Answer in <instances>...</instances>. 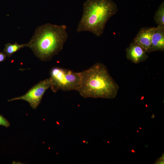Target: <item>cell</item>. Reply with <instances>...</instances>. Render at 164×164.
I'll return each instance as SVG.
<instances>
[{"label": "cell", "mask_w": 164, "mask_h": 164, "mask_svg": "<svg viewBox=\"0 0 164 164\" xmlns=\"http://www.w3.org/2000/svg\"><path fill=\"white\" fill-rule=\"evenodd\" d=\"M154 20L158 26L164 27V3L162 2L156 12Z\"/></svg>", "instance_id": "cell-10"}, {"label": "cell", "mask_w": 164, "mask_h": 164, "mask_svg": "<svg viewBox=\"0 0 164 164\" xmlns=\"http://www.w3.org/2000/svg\"><path fill=\"white\" fill-rule=\"evenodd\" d=\"M0 125L6 127H8L10 125L9 122L1 114H0Z\"/></svg>", "instance_id": "cell-11"}, {"label": "cell", "mask_w": 164, "mask_h": 164, "mask_svg": "<svg viewBox=\"0 0 164 164\" xmlns=\"http://www.w3.org/2000/svg\"><path fill=\"white\" fill-rule=\"evenodd\" d=\"M51 85L50 78L40 81L34 85L24 95L9 100V101L22 100L28 102L32 108L35 109L40 104L46 91Z\"/></svg>", "instance_id": "cell-5"}, {"label": "cell", "mask_w": 164, "mask_h": 164, "mask_svg": "<svg viewBox=\"0 0 164 164\" xmlns=\"http://www.w3.org/2000/svg\"><path fill=\"white\" fill-rule=\"evenodd\" d=\"M25 47H26V43L19 44L17 43H15L14 44H12L8 43L5 45L4 51L6 56L10 57L14 53Z\"/></svg>", "instance_id": "cell-9"}, {"label": "cell", "mask_w": 164, "mask_h": 164, "mask_svg": "<svg viewBox=\"0 0 164 164\" xmlns=\"http://www.w3.org/2000/svg\"><path fill=\"white\" fill-rule=\"evenodd\" d=\"M127 58L132 62L138 63L145 61L149 57L146 52L140 45L132 42L126 49Z\"/></svg>", "instance_id": "cell-7"}, {"label": "cell", "mask_w": 164, "mask_h": 164, "mask_svg": "<svg viewBox=\"0 0 164 164\" xmlns=\"http://www.w3.org/2000/svg\"><path fill=\"white\" fill-rule=\"evenodd\" d=\"M83 6L77 32L88 31L98 37L102 34L107 22L118 10L112 0H87Z\"/></svg>", "instance_id": "cell-3"}, {"label": "cell", "mask_w": 164, "mask_h": 164, "mask_svg": "<svg viewBox=\"0 0 164 164\" xmlns=\"http://www.w3.org/2000/svg\"><path fill=\"white\" fill-rule=\"evenodd\" d=\"M65 25L47 23L38 27L30 40L26 43L40 60H50L62 50L68 35Z\"/></svg>", "instance_id": "cell-2"}, {"label": "cell", "mask_w": 164, "mask_h": 164, "mask_svg": "<svg viewBox=\"0 0 164 164\" xmlns=\"http://www.w3.org/2000/svg\"><path fill=\"white\" fill-rule=\"evenodd\" d=\"M151 52L164 50V27H156L151 41Z\"/></svg>", "instance_id": "cell-8"}, {"label": "cell", "mask_w": 164, "mask_h": 164, "mask_svg": "<svg viewBox=\"0 0 164 164\" xmlns=\"http://www.w3.org/2000/svg\"><path fill=\"white\" fill-rule=\"evenodd\" d=\"M50 77L51 80L52 91L56 92L59 90L64 91H78L80 87L81 72L58 67L53 68Z\"/></svg>", "instance_id": "cell-4"}, {"label": "cell", "mask_w": 164, "mask_h": 164, "mask_svg": "<svg viewBox=\"0 0 164 164\" xmlns=\"http://www.w3.org/2000/svg\"><path fill=\"white\" fill-rule=\"evenodd\" d=\"M80 72L81 82L77 91L82 97L107 99L116 97L119 86L104 64L96 63Z\"/></svg>", "instance_id": "cell-1"}, {"label": "cell", "mask_w": 164, "mask_h": 164, "mask_svg": "<svg viewBox=\"0 0 164 164\" xmlns=\"http://www.w3.org/2000/svg\"><path fill=\"white\" fill-rule=\"evenodd\" d=\"M155 28L150 27L141 28L134 39L133 42L140 45L146 53H151L152 39Z\"/></svg>", "instance_id": "cell-6"}, {"label": "cell", "mask_w": 164, "mask_h": 164, "mask_svg": "<svg viewBox=\"0 0 164 164\" xmlns=\"http://www.w3.org/2000/svg\"><path fill=\"white\" fill-rule=\"evenodd\" d=\"M6 58V55L4 52H0V62L4 61Z\"/></svg>", "instance_id": "cell-12"}]
</instances>
